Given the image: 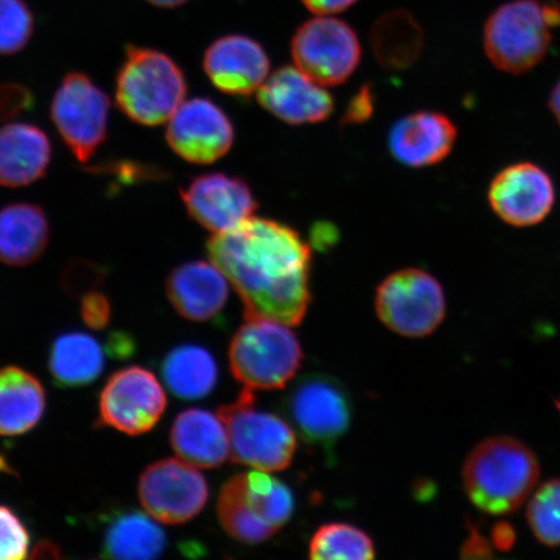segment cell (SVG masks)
Here are the masks:
<instances>
[{"instance_id":"1","label":"cell","mask_w":560,"mask_h":560,"mask_svg":"<svg viewBox=\"0 0 560 560\" xmlns=\"http://www.w3.org/2000/svg\"><path fill=\"white\" fill-rule=\"evenodd\" d=\"M207 254L243 300L245 318H268L291 327L303 322L312 299V245L299 231L250 217L213 234Z\"/></svg>"},{"instance_id":"2","label":"cell","mask_w":560,"mask_h":560,"mask_svg":"<svg viewBox=\"0 0 560 560\" xmlns=\"http://www.w3.org/2000/svg\"><path fill=\"white\" fill-rule=\"evenodd\" d=\"M540 476L536 455L513 438H490L476 445L464 466L468 499L485 513L505 515L521 508Z\"/></svg>"},{"instance_id":"3","label":"cell","mask_w":560,"mask_h":560,"mask_svg":"<svg viewBox=\"0 0 560 560\" xmlns=\"http://www.w3.org/2000/svg\"><path fill=\"white\" fill-rule=\"evenodd\" d=\"M560 30L558 0H511L485 26L488 59L502 72L523 74L546 58Z\"/></svg>"},{"instance_id":"4","label":"cell","mask_w":560,"mask_h":560,"mask_svg":"<svg viewBox=\"0 0 560 560\" xmlns=\"http://www.w3.org/2000/svg\"><path fill=\"white\" fill-rule=\"evenodd\" d=\"M186 94L185 74L171 56L149 47L126 46L116 101L130 120L145 126L170 121Z\"/></svg>"},{"instance_id":"5","label":"cell","mask_w":560,"mask_h":560,"mask_svg":"<svg viewBox=\"0 0 560 560\" xmlns=\"http://www.w3.org/2000/svg\"><path fill=\"white\" fill-rule=\"evenodd\" d=\"M290 327L268 318H245L229 348L231 373L245 388H284L296 375L304 353Z\"/></svg>"},{"instance_id":"6","label":"cell","mask_w":560,"mask_h":560,"mask_svg":"<svg viewBox=\"0 0 560 560\" xmlns=\"http://www.w3.org/2000/svg\"><path fill=\"white\" fill-rule=\"evenodd\" d=\"M219 416L226 425L230 457L258 471H283L295 457V431L282 417L256 408L252 389L222 406Z\"/></svg>"},{"instance_id":"7","label":"cell","mask_w":560,"mask_h":560,"mask_svg":"<svg viewBox=\"0 0 560 560\" xmlns=\"http://www.w3.org/2000/svg\"><path fill=\"white\" fill-rule=\"evenodd\" d=\"M375 311L390 331L406 338H424L443 324L444 290L439 280L424 270L396 271L377 287Z\"/></svg>"},{"instance_id":"8","label":"cell","mask_w":560,"mask_h":560,"mask_svg":"<svg viewBox=\"0 0 560 560\" xmlns=\"http://www.w3.org/2000/svg\"><path fill=\"white\" fill-rule=\"evenodd\" d=\"M283 408L306 444L331 452L352 423L353 405L335 377L307 374L292 385Z\"/></svg>"},{"instance_id":"9","label":"cell","mask_w":560,"mask_h":560,"mask_svg":"<svg viewBox=\"0 0 560 560\" xmlns=\"http://www.w3.org/2000/svg\"><path fill=\"white\" fill-rule=\"evenodd\" d=\"M295 66L322 86H339L360 66L362 48L352 26L317 16L299 26L291 39Z\"/></svg>"},{"instance_id":"10","label":"cell","mask_w":560,"mask_h":560,"mask_svg":"<svg viewBox=\"0 0 560 560\" xmlns=\"http://www.w3.org/2000/svg\"><path fill=\"white\" fill-rule=\"evenodd\" d=\"M109 107L107 94L83 73H68L56 91L52 121L81 163H88L107 138Z\"/></svg>"},{"instance_id":"11","label":"cell","mask_w":560,"mask_h":560,"mask_svg":"<svg viewBox=\"0 0 560 560\" xmlns=\"http://www.w3.org/2000/svg\"><path fill=\"white\" fill-rule=\"evenodd\" d=\"M167 398L163 385L150 370L129 366L118 370L100 397V424L129 436L149 432L163 418Z\"/></svg>"},{"instance_id":"12","label":"cell","mask_w":560,"mask_h":560,"mask_svg":"<svg viewBox=\"0 0 560 560\" xmlns=\"http://www.w3.org/2000/svg\"><path fill=\"white\" fill-rule=\"evenodd\" d=\"M140 503L165 524H184L198 516L209 499L208 482L184 459L165 458L145 468L138 482Z\"/></svg>"},{"instance_id":"13","label":"cell","mask_w":560,"mask_h":560,"mask_svg":"<svg viewBox=\"0 0 560 560\" xmlns=\"http://www.w3.org/2000/svg\"><path fill=\"white\" fill-rule=\"evenodd\" d=\"M167 122V143L188 163L212 164L233 147V122L225 110L206 97L184 102Z\"/></svg>"},{"instance_id":"14","label":"cell","mask_w":560,"mask_h":560,"mask_svg":"<svg viewBox=\"0 0 560 560\" xmlns=\"http://www.w3.org/2000/svg\"><path fill=\"white\" fill-rule=\"evenodd\" d=\"M489 206L503 222L514 228L535 226L556 205V186L550 175L534 163L505 167L490 182Z\"/></svg>"},{"instance_id":"15","label":"cell","mask_w":560,"mask_h":560,"mask_svg":"<svg viewBox=\"0 0 560 560\" xmlns=\"http://www.w3.org/2000/svg\"><path fill=\"white\" fill-rule=\"evenodd\" d=\"M188 215L220 234L254 217L257 201L247 182L225 173H207L180 188Z\"/></svg>"},{"instance_id":"16","label":"cell","mask_w":560,"mask_h":560,"mask_svg":"<svg viewBox=\"0 0 560 560\" xmlns=\"http://www.w3.org/2000/svg\"><path fill=\"white\" fill-rule=\"evenodd\" d=\"M202 67L215 89L233 96L257 93L270 75V59L265 48L243 34L215 39L207 48Z\"/></svg>"},{"instance_id":"17","label":"cell","mask_w":560,"mask_h":560,"mask_svg":"<svg viewBox=\"0 0 560 560\" xmlns=\"http://www.w3.org/2000/svg\"><path fill=\"white\" fill-rule=\"evenodd\" d=\"M258 103L278 120L300 126L319 124L332 115L334 97L296 66H285L268 77L257 91Z\"/></svg>"},{"instance_id":"18","label":"cell","mask_w":560,"mask_h":560,"mask_svg":"<svg viewBox=\"0 0 560 560\" xmlns=\"http://www.w3.org/2000/svg\"><path fill=\"white\" fill-rule=\"evenodd\" d=\"M457 137L450 117L435 110H418L392 126L388 147L398 163L425 167L450 156Z\"/></svg>"},{"instance_id":"19","label":"cell","mask_w":560,"mask_h":560,"mask_svg":"<svg viewBox=\"0 0 560 560\" xmlns=\"http://www.w3.org/2000/svg\"><path fill=\"white\" fill-rule=\"evenodd\" d=\"M166 296L180 317L208 322L228 303V278L212 261L186 262L167 277Z\"/></svg>"},{"instance_id":"20","label":"cell","mask_w":560,"mask_h":560,"mask_svg":"<svg viewBox=\"0 0 560 560\" xmlns=\"http://www.w3.org/2000/svg\"><path fill=\"white\" fill-rule=\"evenodd\" d=\"M171 444L180 459L195 467H220L230 457L225 423L219 412L205 409H188L175 418Z\"/></svg>"},{"instance_id":"21","label":"cell","mask_w":560,"mask_h":560,"mask_svg":"<svg viewBox=\"0 0 560 560\" xmlns=\"http://www.w3.org/2000/svg\"><path fill=\"white\" fill-rule=\"evenodd\" d=\"M51 143L44 130L27 124L0 128V186L23 187L44 177Z\"/></svg>"},{"instance_id":"22","label":"cell","mask_w":560,"mask_h":560,"mask_svg":"<svg viewBox=\"0 0 560 560\" xmlns=\"http://www.w3.org/2000/svg\"><path fill=\"white\" fill-rule=\"evenodd\" d=\"M50 226L38 206L18 202L0 209V261L26 266L45 254Z\"/></svg>"},{"instance_id":"23","label":"cell","mask_w":560,"mask_h":560,"mask_svg":"<svg viewBox=\"0 0 560 560\" xmlns=\"http://www.w3.org/2000/svg\"><path fill=\"white\" fill-rule=\"evenodd\" d=\"M166 548V535L149 515L120 510L105 517L103 557L112 559H156Z\"/></svg>"},{"instance_id":"24","label":"cell","mask_w":560,"mask_h":560,"mask_svg":"<svg viewBox=\"0 0 560 560\" xmlns=\"http://www.w3.org/2000/svg\"><path fill=\"white\" fill-rule=\"evenodd\" d=\"M46 410L44 385L30 371L0 369V436H20L40 422Z\"/></svg>"},{"instance_id":"25","label":"cell","mask_w":560,"mask_h":560,"mask_svg":"<svg viewBox=\"0 0 560 560\" xmlns=\"http://www.w3.org/2000/svg\"><path fill=\"white\" fill-rule=\"evenodd\" d=\"M370 44L382 68L402 72L415 66L423 52V27L408 10H392L371 27Z\"/></svg>"},{"instance_id":"26","label":"cell","mask_w":560,"mask_h":560,"mask_svg":"<svg viewBox=\"0 0 560 560\" xmlns=\"http://www.w3.org/2000/svg\"><path fill=\"white\" fill-rule=\"evenodd\" d=\"M108 353V346L103 347L94 336L67 332L54 341L48 368L59 387H85L103 374Z\"/></svg>"},{"instance_id":"27","label":"cell","mask_w":560,"mask_h":560,"mask_svg":"<svg viewBox=\"0 0 560 560\" xmlns=\"http://www.w3.org/2000/svg\"><path fill=\"white\" fill-rule=\"evenodd\" d=\"M164 380L182 400H199L215 387L219 369L208 349L195 345L174 348L163 361Z\"/></svg>"},{"instance_id":"28","label":"cell","mask_w":560,"mask_h":560,"mask_svg":"<svg viewBox=\"0 0 560 560\" xmlns=\"http://www.w3.org/2000/svg\"><path fill=\"white\" fill-rule=\"evenodd\" d=\"M217 513L223 529L236 541L261 544L277 534L258 520L245 500L244 474L235 475L222 487Z\"/></svg>"},{"instance_id":"29","label":"cell","mask_w":560,"mask_h":560,"mask_svg":"<svg viewBox=\"0 0 560 560\" xmlns=\"http://www.w3.org/2000/svg\"><path fill=\"white\" fill-rule=\"evenodd\" d=\"M244 494L258 520L276 532L289 523L295 510L290 488L269 472L244 474Z\"/></svg>"},{"instance_id":"30","label":"cell","mask_w":560,"mask_h":560,"mask_svg":"<svg viewBox=\"0 0 560 560\" xmlns=\"http://www.w3.org/2000/svg\"><path fill=\"white\" fill-rule=\"evenodd\" d=\"M310 558L314 560H366L375 558L371 537L347 523L322 525L312 537Z\"/></svg>"},{"instance_id":"31","label":"cell","mask_w":560,"mask_h":560,"mask_svg":"<svg viewBox=\"0 0 560 560\" xmlns=\"http://www.w3.org/2000/svg\"><path fill=\"white\" fill-rule=\"evenodd\" d=\"M528 523L535 536L545 545H560V479L545 482L532 497Z\"/></svg>"},{"instance_id":"32","label":"cell","mask_w":560,"mask_h":560,"mask_svg":"<svg viewBox=\"0 0 560 560\" xmlns=\"http://www.w3.org/2000/svg\"><path fill=\"white\" fill-rule=\"evenodd\" d=\"M34 24L25 0H0V55L24 50L33 37Z\"/></svg>"},{"instance_id":"33","label":"cell","mask_w":560,"mask_h":560,"mask_svg":"<svg viewBox=\"0 0 560 560\" xmlns=\"http://www.w3.org/2000/svg\"><path fill=\"white\" fill-rule=\"evenodd\" d=\"M108 270L95 261L77 258L69 261L61 272L62 291L70 298H83L104 283Z\"/></svg>"},{"instance_id":"34","label":"cell","mask_w":560,"mask_h":560,"mask_svg":"<svg viewBox=\"0 0 560 560\" xmlns=\"http://www.w3.org/2000/svg\"><path fill=\"white\" fill-rule=\"evenodd\" d=\"M31 535L23 521L10 508L0 505V560H21L27 557Z\"/></svg>"},{"instance_id":"35","label":"cell","mask_w":560,"mask_h":560,"mask_svg":"<svg viewBox=\"0 0 560 560\" xmlns=\"http://www.w3.org/2000/svg\"><path fill=\"white\" fill-rule=\"evenodd\" d=\"M34 95L21 83L0 85V122L15 120L34 107Z\"/></svg>"},{"instance_id":"36","label":"cell","mask_w":560,"mask_h":560,"mask_svg":"<svg viewBox=\"0 0 560 560\" xmlns=\"http://www.w3.org/2000/svg\"><path fill=\"white\" fill-rule=\"evenodd\" d=\"M110 313L109 300L103 293L94 291L82 298V319L91 330H104L109 324Z\"/></svg>"},{"instance_id":"37","label":"cell","mask_w":560,"mask_h":560,"mask_svg":"<svg viewBox=\"0 0 560 560\" xmlns=\"http://www.w3.org/2000/svg\"><path fill=\"white\" fill-rule=\"evenodd\" d=\"M374 112V94L370 86H363L348 103L346 124H361L369 120Z\"/></svg>"},{"instance_id":"38","label":"cell","mask_w":560,"mask_h":560,"mask_svg":"<svg viewBox=\"0 0 560 560\" xmlns=\"http://www.w3.org/2000/svg\"><path fill=\"white\" fill-rule=\"evenodd\" d=\"M317 16H332L350 9L359 0H300Z\"/></svg>"},{"instance_id":"39","label":"cell","mask_w":560,"mask_h":560,"mask_svg":"<svg viewBox=\"0 0 560 560\" xmlns=\"http://www.w3.org/2000/svg\"><path fill=\"white\" fill-rule=\"evenodd\" d=\"M61 551L52 542L44 541L37 545L34 549L33 558H60Z\"/></svg>"},{"instance_id":"40","label":"cell","mask_w":560,"mask_h":560,"mask_svg":"<svg viewBox=\"0 0 560 560\" xmlns=\"http://www.w3.org/2000/svg\"><path fill=\"white\" fill-rule=\"evenodd\" d=\"M549 104L552 115H555L558 124L560 125V80L557 85L552 88Z\"/></svg>"},{"instance_id":"41","label":"cell","mask_w":560,"mask_h":560,"mask_svg":"<svg viewBox=\"0 0 560 560\" xmlns=\"http://www.w3.org/2000/svg\"><path fill=\"white\" fill-rule=\"evenodd\" d=\"M147 2L160 7V9H177V7L187 3L188 0H147Z\"/></svg>"},{"instance_id":"42","label":"cell","mask_w":560,"mask_h":560,"mask_svg":"<svg viewBox=\"0 0 560 560\" xmlns=\"http://www.w3.org/2000/svg\"><path fill=\"white\" fill-rule=\"evenodd\" d=\"M3 470L10 471V468H9V466H7L4 459L2 457H0V471H3Z\"/></svg>"},{"instance_id":"43","label":"cell","mask_w":560,"mask_h":560,"mask_svg":"<svg viewBox=\"0 0 560 560\" xmlns=\"http://www.w3.org/2000/svg\"><path fill=\"white\" fill-rule=\"evenodd\" d=\"M557 405H558V409L560 410V398H559V401H558Z\"/></svg>"}]
</instances>
